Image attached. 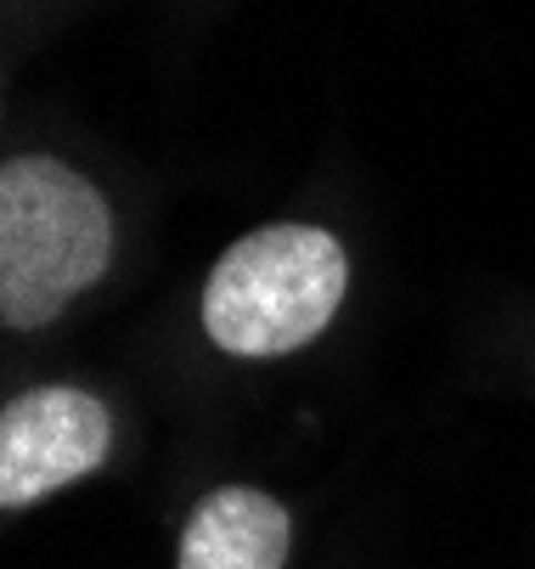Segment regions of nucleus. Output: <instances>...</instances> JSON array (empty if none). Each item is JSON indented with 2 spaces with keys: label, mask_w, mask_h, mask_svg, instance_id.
Returning <instances> with one entry per match:
<instances>
[{
  "label": "nucleus",
  "mask_w": 535,
  "mask_h": 569,
  "mask_svg": "<svg viewBox=\"0 0 535 569\" xmlns=\"http://www.w3.org/2000/svg\"><path fill=\"white\" fill-rule=\"evenodd\" d=\"M113 260V214L102 192L57 164L23 152L0 170V321L18 333L57 321Z\"/></svg>",
  "instance_id": "1"
},
{
  "label": "nucleus",
  "mask_w": 535,
  "mask_h": 569,
  "mask_svg": "<svg viewBox=\"0 0 535 569\" xmlns=\"http://www.w3.org/2000/svg\"><path fill=\"white\" fill-rule=\"evenodd\" d=\"M350 288L344 242L322 226H260L203 282V333L225 356H287L339 316Z\"/></svg>",
  "instance_id": "2"
},
{
  "label": "nucleus",
  "mask_w": 535,
  "mask_h": 569,
  "mask_svg": "<svg viewBox=\"0 0 535 569\" xmlns=\"http://www.w3.org/2000/svg\"><path fill=\"white\" fill-rule=\"evenodd\" d=\"M113 451V418L85 389L46 383L7 406L0 418V508L18 513L62 485L85 479Z\"/></svg>",
  "instance_id": "3"
},
{
  "label": "nucleus",
  "mask_w": 535,
  "mask_h": 569,
  "mask_svg": "<svg viewBox=\"0 0 535 569\" xmlns=\"http://www.w3.org/2000/svg\"><path fill=\"white\" fill-rule=\"evenodd\" d=\"M287 508L249 485H225L203 497L186 536H181V569H282L287 563Z\"/></svg>",
  "instance_id": "4"
}]
</instances>
